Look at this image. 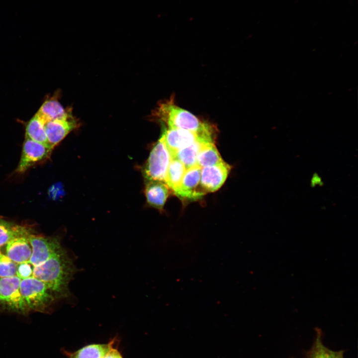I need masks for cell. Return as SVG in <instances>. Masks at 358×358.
Returning <instances> with one entry per match:
<instances>
[{
  "instance_id": "8",
  "label": "cell",
  "mask_w": 358,
  "mask_h": 358,
  "mask_svg": "<svg viewBox=\"0 0 358 358\" xmlns=\"http://www.w3.org/2000/svg\"><path fill=\"white\" fill-rule=\"evenodd\" d=\"M201 170L197 165L187 169L174 194L180 198L190 200L199 199L205 194L200 183Z\"/></svg>"
},
{
  "instance_id": "5",
  "label": "cell",
  "mask_w": 358,
  "mask_h": 358,
  "mask_svg": "<svg viewBox=\"0 0 358 358\" xmlns=\"http://www.w3.org/2000/svg\"><path fill=\"white\" fill-rule=\"evenodd\" d=\"M171 160V155L160 137L151 150L143 168V175L146 180L165 182L167 170Z\"/></svg>"
},
{
  "instance_id": "18",
  "label": "cell",
  "mask_w": 358,
  "mask_h": 358,
  "mask_svg": "<svg viewBox=\"0 0 358 358\" xmlns=\"http://www.w3.org/2000/svg\"><path fill=\"white\" fill-rule=\"evenodd\" d=\"M208 142L209 141L204 140H198L179 151L172 158L176 159L180 161L186 169L196 165L197 155L203 145Z\"/></svg>"
},
{
  "instance_id": "17",
  "label": "cell",
  "mask_w": 358,
  "mask_h": 358,
  "mask_svg": "<svg viewBox=\"0 0 358 358\" xmlns=\"http://www.w3.org/2000/svg\"><path fill=\"white\" fill-rule=\"evenodd\" d=\"M45 123L42 117L36 112L26 125L25 137L50 147L46 134Z\"/></svg>"
},
{
  "instance_id": "20",
  "label": "cell",
  "mask_w": 358,
  "mask_h": 358,
  "mask_svg": "<svg viewBox=\"0 0 358 358\" xmlns=\"http://www.w3.org/2000/svg\"><path fill=\"white\" fill-rule=\"evenodd\" d=\"M186 170L180 161L172 158L167 170L165 183L174 193L179 186Z\"/></svg>"
},
{
  "instance_id": "3",
  "label": "cell",
  "mask_w": 358,
  "mask_h": 358,
  "mask_svg": "<svg viewBox=\"0 0 358 358\" xmlns=\"http://www.w3.org/2000/svg\"><path fill=\"white\" fill-rule=\"evenodd\" d=\"M20 290L30 312L48 313L57 300L43 281L33 276L21 280Z\"/></svg>"
},
{
  "instance_id": "1",
  "label": "cell",
  "mask_w": 358,
  "mask_h": 358,
  "mask_svg": "<svg viewBox=\"0 0 358 358\" xmlns=\"http://www.w3.org/2000/svg\"><path fill=\"white\" fill-rule=\"evenodd\" d=\"M78 271L72 259L63 248L42 265L33 267L32 276L43 281L57 299L70 295L69 285Z\"/></svg>"
},
{
  "instance_id": "11",
  "label": "cell",
  "mask_w": 358,
  "mask_h": 358,
  "mask_svg": "<svg viewBox=\"0 0 358 358\" xmlns=\"http://www.w3.org/2000/svg\"><path fill=\"white\" fill-rule=\"evenodd\" d=\"M77 126V123L73 116L67 119L47 121L45 124V129L50 147L53 149Z\"/></svg>"
},
{
  "instance_id": "13",
  "label": "cell",
  "mask_w": 358,
  "mask_h": 358,
  "mask_svg": "<svg viewBox=\"0 0 358 358\" xmlns=\"http://www.w3.org/2000/svg\"><path fill=\"white\" fill-rule=\"evenodd\" d=\"M28 238L22 237L10 240L4 245L5 255L17 264L29 262L32 248Z\"/></svg>"
},
{
  "instance_id": "15",
  "label": "cell",
  "mask_w": 358,
  "mask_h": 358,
  "mask_svg": "<svg viewBox=\"0 0 358 358\" xmlns=\"http://www.w3.org/2000/svg\"><path fill=\"white\" fill-rule=\"evenodd\" d=\"M110 340L106 343H92L80 349L70 351L62 348L61 353L66 358H102L109 349Z\"/></svg>"
},
{
  "instance_id": "23",
  "label": "cell",
  "mask_w": 358,
  "mask_h": 358,
  "mask_svg": "<svg viewBox=\"0 0 358 358\" xmlns=\"http://www.w3.org/2000/svg\"><path fill=\"white\" fill-rule=\"evenodd\" d=\"M111 344L109 350L102 358H124L119 349V338L117 336L110 339Z\"/></svg>"
},
{
  "instance_id": "14",
  "label": "cell",
  "mask_w": 358,
  "mask_h": 358,
  "mask_svg": "<svg viewBox=\"0 0 358 358\" xmlns=\"http://www.w3.org/2000/svg\"><path fill=\"white\" fill-rule=\"evenodd\" d=\"M37 112L46 122L55 119H67L72 116L71 111L65 109L55 96L46 98Z\"/></svg>"
},
{
  "instance_id": "16",
  "label": "cell",
  "mask_w": 358,
  "mask_h": 358,
  "mask_svg": "<svg viewBox=\"0 0 358 358\" xmlns=\"http://www.w3.org/2000/svg\"><path fill=\"white\" fill-rule=\"evenodd\" d=\"M32 234L27 226L0 218V248L13 239L29 237Z\"/></svg>"
},
{
  "instance_id": "4",
  "label": "cell",
  "mask_w": 358,
  "mask_h": 358,
  "mask_svg": "<svg viewBox=\"0 0 358 358\" xmlns=\"http://www.w3.org/2000/svg\"><path fill=\"white\" fill-rule=\"evenodd\" d=\"M21 280L17 275L0 278V305L8 312L25 316L30 311L20 292Z\"/></svg>"
},
{
  "instance_id": "19",
  "label": "cell",
  "mask_w": 358,
  "mask_h": 358,
  "mask_svg": "<svg viewBox=\"0 0 358 358\" xmlns=\"http://www.w3.org/2000/svg\"><path fill=\"white\" fill-rule=\"evenodd\" d=\"M223 161L214 143L208 142L200 150L197 157L196 165L202 168Z\"/></svg>"
},
{
  "instance_id": "7",
  "label": "cell",
  "mask_w": 358,
  "mask_h": 358,
  "mask_svg": "<svg viewBox=\"0 0 358 358\" xmlns=\"http://www.w3.org/2000/svg\"><path fill=\"white\" fill-rule=\"evenodd\" d=\"M53 149L50 147L25 137L21 155L15 172L24 173L30 168L47 160Z\"/></svg>"
},
{
  "instance_id": "12",
  "label": "cell",
  "mask_w": 358,
  "mask_h": 358,
  "mask_svg": "<svg viewBox=\"0 0 358 358\" xmlns=\"http://www.w3.org/2000/svg\"><path fill=\"white\" fill-rule=\"evenodd\" d=\"M145 194L148 204L162 210L170 194V188L163 181L146 180Z\"/></svg>"
},
{
  "instance_id": "6",
  "label": "cell",
  "mask_w": 358,
  "mask_h": 358,
  "mask_svg": "<svg viewBox=\"0 0 358 358\" xmlns=\"http://www.w3.org/2000/svg\"><path fill=\"white\" fill-rule=\"evenodd\" d=\"M28 240L32 248L29 263L33 267L42 265L63 248L60 239L56 237H46L32 234Z\"/></svg>"
},
{
  "instance_id": "10",
  "label": "cell",
  "mask_w": 358,
  "mask_h": 358,
  "mask_svg": "<svg viewBox=\"0 0 358 358\" xmlns=\"http://www.w3.org/2000/svg\"><path fill=\"white\" fill-rule=\"evenodd\" d=\"M231 166L224 161L220 163L201 168L200 185L205 192L219 189L226 181Z\"/></svg>"
},
{
  "instance_id": "24",
  "label": "cell",
  "mask_w": 358,
  "mask_h": 358,
  "mask_svg": "<svg viewBox=\"0 0 358 358\" xmlns=\"http://www.w3.org/2000/svg\"><path fill=\"white\" fill-rule=\"evenodd\" d=\"M32 266L29 262L18 264L16 275L21 279L32 277L33 268Z\"/></svg>"
},
{
  "instance_id": "21",
  "label": "cell",
  "mask_w": 358,
  "mask_h": 358,
  "mask_svg": "<svg viewBox=\"0 0 358 358\" xmlns=\"http://www.w3.org/2000/svg\"><path fill=\"white\" fill-rule=\"evenodd\" d=\"M17 266L0 251V278L16 275Z\"/></svg>"
},
{
  "instance_id": "22",
  "label": "cell",
  "mask_w": 358,
  "mask_h": 358,
  "mask_svg": "<svg viewBox=\"0 0 358 358\" xmlns=\"http://www.w3.org/2000/svg\"><path fill=\"white\" fill-rule=\"evenodd\" d=\"M342 352H334L325 347L318 340L313 351L312 358H343Z\"/></svg>"
},
{
  "instance_id": "9",
  "label": "cell",
  "mask_w": 358,
  "mask_h": 358,
  "mask_svg": "<svg viewBox=\"0 0 358 358\" xmlns=\"http://www.w3.org/2000/svg\"><path fill=\"white\" fill-rule=\"evenodd\" d=\"M161 138L172 158L180 150L198 140H204L211 142L196 133L178 128H169L164 131Z\"/></svg>"
},
{
  "instance_id": "2",
  "label": "cell",
  "mask_w": 358,
  "mask_h": 358,
  "mask_svg": "<svg viewBox=\"0 0 358 358\" xmlns=\"http://www.w3.org/2000/svg\"><path fill=\"white\" fill-rule=\"evenodd\" d=\"M157 112L158 116L169 128L187 130L214 142L215 131L211 125L202 122L192 113L172 102L167 101L161 104Z\"/></svg>"
}]
</instances>
